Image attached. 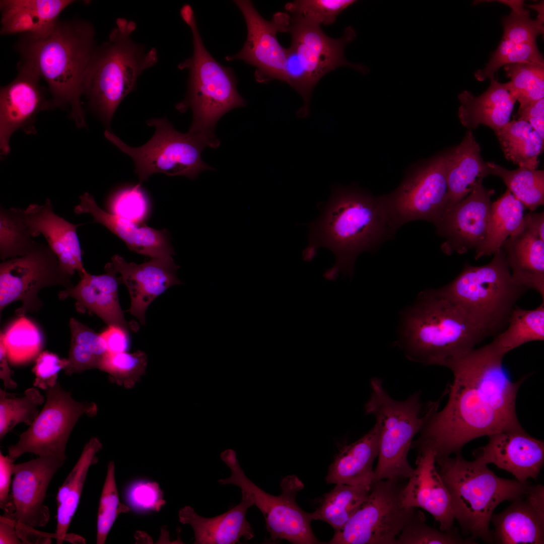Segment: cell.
<instances>
[{
    "mask_svg": "<svg viewBox=\"0 0 544 544\" xmlns=\"http://www.w3.org/2000/svg\"><path fill=\"white\" fill-rule=\"evenodd\" d=\"M504 356L491 342L453 362L447 402L439 412V401L431 403L411 449H430L435 458L447 457L461 453L475 438L522 428L515 404L525 377L513 382L503 367Z\"/></svg>",
    "mask_w": 544,
    "mask_h": 544,
    "instance_id": "6da1fadb",
    "label": "cell"
},
{
    "mask_svg": "<svg viewBox=\"0 0 544 544\" xmlns=\"http://www.w3.org/2000/svg\"><path fill=\"white\" fill-rule=\"evenodd\" d=\"M309 226V244L303 258L311 260L321 246L330 250L335 263L324 275L328 280H334L339 273L351 277L357 256L375 251L397 231L381 196L339 186L332 188L320 216Z\"/></svg>",
    "mask_w": 544,
    "mask_h": 544,
    "instance_id": "7a4b0ae2",
    "label": "cell"
},
{
    "mask_svg": "<svg viewBox=\"0 0 544 544\" xmlns=\"http://www.w3.org/2000/svg\"><path fill=\"white\" fill-rule=\"evenodd\" d=\"M95 30L80 19L61 21L43 35L23 34L16 44L21 60L30 64L47 83L49 109L70 108L78 128L86 127L81 97L86 74L97 46Z\"/></svg>",
    "mask_w": 544,
    "mask_h": 544,
    "instance_id": "3957f363",
    "label": "cell"
},
{
    "mask_svg": "<svg viewBox=\"0 0 544 544\" xmlns=\"http://www.w3.org/2000/svg\"><path fill=\"white\" fill-rule=\"evenodd\" d=\"M486 337L464 310L439 289L421 293L406 315L398 346L412 361L448 368Z\"/></svg>",
    "mask_w": 544,
    "mask_h": 544,
    "instance_id": "277c9868",
    "label": "cell"
},
{
    "mask_svg": "<svg viewBox=\"0 0 544 544\" xmlns=\"http://www.w3.org/2000/svg\"><path fill=\"white\" fill-rule=\"evenodd\" d=\"M435 462L450 496L453 518L463 532L473 540L493 542L489 525L495 509L523 497L529 483L499 477L487 464L476 458L466 460L461 453L435 458Z\"/></svg>",
    "mask_w": 544,
    "mask_h": 544,
    "instance_id": "5b68a950",
    "label": "cell"
},
{
    "mask_svg": "<svg viewBox=\"0 0 544 544\" xmlns=\"http://www.w3.org/2000/svg\"><path fill=\"white\" fill-rule=\"evenodd\" d=\"M116 25L108 40L96 47L84 82L88 106L108 130L121 101L158 59L156 48L147 51L131 38L136 29L133 21L118 18Z\"/></svg>",
    "mask_w": 544,
    "mask_h": 544,
    "instance_id": "8992f818",
    "label": "cell"
},
{
    "mask_svg": "<svg viewBox=\"0 0 544 544\" xmlns=\"http://www.w3.org/2000/svg\"><path fill=\"white\" fill-rule=\"evenodd\" d=\"M180 14L191 30L193 51L178 65L181 70H188L189 78L187 94L176 108L180 112L191 109L188 132L204 137L217 148L220 145L214 133L217 122L227 112L245 106L246 101L238 92L233 70L217 62L205 46L190 5L183 6Z\"/></svg>",
    "mask_w": 544,
    "mask_h": 544,
    "instance_id": "52a82bcc",
    "label": "cell"
},
{
    "mask_svg": "<svg viewBox=\"0 0 544 544\" xmlns=\"http://www.w3.org/2000/svg\"><path fill=\"white\" fill-rule=\"evenodd\" d=\"M439 289L460 306L487 336L506 328L516 302L527 290L513 281L501 249L487 264H466L454 280Z\"/></svg>",
    "mask_w": 544,
    "mask_h": 544,
    "instance_id": "ba28073f",
    "label": "cell"
},
{
    "mask_svg": "<svg viewBox=\"0 0 544 544\" xmlns=\"http://www.w3.org/2000/svg\"><path fill=\"white\" fill-rule=\"evenodd\" d=\"M370 387L371 392L365 410L366 414L375 418L379 433L374 481L409 479L414 468L409 462L408 453L414 436L423 425L431 402L423 403L420 391L404 400L394 399L377 377L371 380Z\"/></svg>",
    "mask_w": 544,
    "mask_h": 544,
    "instance_id": "9c48e42d",
    "label": "cell"
},
{
    "mask_svg": "<svg viewBox=\"0 0 544 544\" xmlns=\"http://www.w3.org/2000/svg\"><path fill=\"white\" fill-rule=\"evenodd\" d=\"M146 123L155 128V132L147 143L139 147L126 145L110 130L104 132L108 140L132 159L140 184L155 173L194 179L201 171L213 170L201 159L203 149L212 148L206 138L188 131L180 132L166 118H152Z\"/></svg>",
    "mask_w": 544,
    "mask_h": 544,
    "instance_id": "30bf717a",
    "label": "cell"
},
{
    "mask_svg": "<svg viewBox=\"0 0 544 544\" xmlns=\"http://www.w3.org/2000/svg\"><path fill=\"white\" fill-rule=\"evenodd\" d=\"M221 459L231 470V475L220 479L221 485H233L248 493L263 514L270 539H283L294 544L323 543L314 535L310 513L297 505L296 497L304 488L302 481L294 474L284 478L281 482L282 493L274 496L261 489L244 473L237 458L236 452L228 449L220 455Z\"/></svg>",
    "mask_w": 544,
    "mask_h": 544,
    "instance_id": "8fae6325",
    "label": "cell"
},
{
    "mask_svg": "<svg viewBox=\"0 0 544 544\" xmlns=\"http://www.w3.org/2000/svg\"><path fill=\"white\" fill-rule=\"evenodd\" d=\"M403 480L374 481L367 499L328 543L395 544L415 511L402 503Z\"/></svg>",
    "mask_w": 544,
    "mask_h": 544,
    "instance_id": "7c38bea8",
    "label": "cell"
},
{
    "mask_svg": "<svg viewBox=\"0 0 544 544\" xmlns=\"http://www.w3.org/2000/svg\"><path fill=\"white\" fill-rule=\"evenodd\" d=\"M72 276L60 267L57 257L44 242H37L27 254L3 261L0 264V314L17 301L22 302L16 311L18 316L38 311L43 302L38 297L42 289L74 286Z\"/></svg>",
    "mask_w": 544,
    "mask_h": 544,
    "instance_id": "4fadbf2b",
    "label": "cell"
},
{
    "mask_svg": "<svg viewBox=\"0 0 544 544\" xmlns=\"http://www.w3.org/2000/svg\"><path fill=\"white\" fill-rule=\"evenodd\" d=\"M46 398L34 421L19 435L18 442L8 447V456L13 461L25 453L65 461L66 444L79 418L84 414L94 416L97 412L95 404L74 399L58 381L46 390Z\"/></svg>",
    "mask_w": 544,
    "mask_h": 544,
    "instance_id": "5bb4252c",
    "label": "cell"
},
{
    "mask_svg": "<svg viewBox=\"0 0 544 544\" xmlns=\"http://www.w3.org/2000/svg\"><path fill=\"white\" fill-rule=\"evenodd\" d=\"M381 197L396 230L417 220L436 225L447 208L446 154L434 158L407 177L394 192Z\"/></svg>",
    "mask_w": 544,
    "mask_h": 544,
    "instance_id": "9a60e30c",
    "label": "cell"
},
{
    "mask_svg": "<svg viewBox=\"0 0 544 544\" xmlns=\"http://www.w3.org/2000/svg\"><path fill=\"white\" fill-rule=\"evenodd\" d=\"M244 18L247 37L242 49L237 53L228 55V61L241 60L256 67L254 77L260 83L273 80L284 82L287 48L280 44L277 34L287 32L291 16L286 13H276L271 21L262 18L252 2L247 0L234 1Z\"/></svg>",
    "mask_w": 544,
    "mask_h": 544,
    "instance_id": "2e32d148",
    "label": "cell"
},
{
    "mask_svg": "<svg viewBox=\"0 0 544 544\" xmlns=\"http://www.w3.org/2000/svg\"><path fill=\"white\" fill-rule=\"evenodd\" d=\"M41 78L29 63L20 60L16 78L0 90L1 154L10 152L9 141L13 132L22 130L36 134L35 124L39 112L49 109V100L40 84Z\"/></svg>",
    "mask_w": 544,
    "mask_h": 544,
    "instance_id": "e0dca14e",
    "label": "cell"
},
{
    "mask_svg": "<svg viewBox=\"0 0 544 544\" xmlns=\"http://www.w3.org/2000/svg\"><path fill=\"white\" fill-rule=\"evenodd\" d=\"M291 36L290 48L295 52L302 69L314 88L326 74L336 68L348 66L362 73L366 67L349 62L345 57V46L356 37L352 27L345 30L339 39L328 37L320 26L291 17L287 31Z\"/></svg>",
    "mask_w": 544,
    "mask_h": 544,
    "instance_id": "ac0fdd59",
    "label": "cell"
},
{
    "mask_svg": "<svg viewBox=\"0 0 544 544\" xmlns=\"http://www.w3.org/2000/svg\"><path fill=\"white\" fill-rule=\"evenodd\" d=\"M493 189L475 186L470 194L443 216L435 225L437 233L446 239L441 246L445 253L463 254L478 248L487 232Z\"/></svg>",
    "mask_w": 544,
    "mask_h": 544,
    "instance_id": "d6986e66",
    "label": "cell"
},
{
    "mask_svg": "<svg viewBox=\"0 0 544 544\" xmlns=\"http://www.w3.org/2000/svg\"><path fill=\"white\" fill-rule=\"evenodd\" d=\"M64 460L54 456H38L14 464L11 493L13 520L34 527L46 525L50 511L44 504L49 483Z\"/></svg>",
    "mask_w": 544,
    "mask_h": 544,
    "instance_id": "ffe728a7",
    "label": "cell"
},
{
    "mask_svg": "<svg viewBox=\"0 0 544 544\" xmlns=\"http://www.w3.org/2000/svg\"><path fill=\"white\" fill-rule=\"evenodd\" d=\"M107 264L120 275L119 283L126 286L130 297L128 311L142 325L146 324V312L151 303L168 288L181 284L176 275L179 266L172 256L137 264L115 254Z\"/></svg>",
    "mask_w": 544,
    "mask_h": 544,
    "instance_id": "44dd1931",
    "label": "cell"
},
{
    "mask_svg": "<svg viewBox=\"0 0 544 544\" xmlns=\"http://www.w3.org/2000/svg\"><path fill=\"white\" fill-rule=\"evenodd\" d=\"M488 443L473 451L475 458L493 463L512 473L516 480L536 479L544 463V442L521 428L501 431L488 436Z\"/></svg>",
    "mask_w": 544,
    "mask_h": 544,
    "instance_id": "7402d4cb",
    "label": "cell"
},
{
    "mask_svg": "<svg viewBox=\"0 0 544 544\" xmlns=\"http://www.w3.org/2000/svg\"><path fill=\"white\" fill-rule=\"evenodd\" d=\"M25 223L32 236L42 235L56 254L61 268L73 276L82 278L89 273L82 259L83 251L77 234L81 224H75L56 214L51 200L43 205L33 203L24 209Z\"/></svg>",
    "mask_w": 544,
    "mask_h": 544,
    "instance_id": "603a6c76",
    "label": "cell"
},
{
    "mask_svg": "<svg viewBox=\"0 0 544 544\" xmlns=\"http://www.w3.org/2000/svg\"><path fill=\"white\" fill-rule=\"evenodd\" d=\"M417 451V467L402 489V503L429 512L439 522L440 530H451L454 519L450 498L436 468L435 452L427 448Z\"/></svg>",
    "mask_w": 544,
    "mask_h": 544,
    "instance_id": "cb8c5ba5",
    "label": "cell"
},
{
    "mask_svg": "<svg viewBox=\"0 0 544 544\" xmlns=\"http://www.w3.org/2000/svg\"><path fill=\"white\" fill-rule=\"evenodd\" d=\"M493 541L501 544L544 543V487L530 486L521 498L493 514Z\"/></svg>",
    "mask_w": 544,
    "mask_h": 544,
    "instance_id": "d4e9b609",
    "label": "cell"
},
{
    "mask_svg": "<svg viewBox=\"0 0 544 544\" xmlns=\"http://www.w3.org/2000/svg\"><path fill=\"white\" fill-rule=\"evenodd\" d=\"M80 202L74 208L76 214H90L92 223H99L125 242L128 248L139 254L152 258L171 256L174 250L165 230H156L136 223L106 212L88 192L80 196Z\"/></svg>",
    "mask_w": 544,
    "mask_h": 544,
    "instance_id": "484cf974",
    "label": "cell"
},
{
    "mask_svg": "<svg viewBox=\"0 0 544 544\" xmlns=\"http://www.w3.org/2000/svg\"><path fill=\"white\" fill-rule=\"evenodd\" d=\"M105 273L92 275L88 273L80 278L74 286L58 293L60 300L71 297L76 302L79 310H87L96 315L107 325H116L128 330H137V325L127 321L118 297L119 284L116 273L106 264Z\"/></svg>",
    "mask_w": 544,
    "mask_h": 544,
    "instance_id": "4316f807",
    "label": "cell"
},
{
    "mask_svg": "<svg viewBox=\"0 0 544 544\" xmlns=\"http://www.w3.org/2000/svg\"><path fill=\"white\" fill-rule=\"evenodd\" d=\"M241 502L228 511L216 517L200 516L189 506L181 508L179 520L191 526L195 544H233L243 538L246 540L254 536L253 529L246 518L248 509L254 505L251 496L241 491Z\"/></svg>",
    "mask_w": 544,
    "mask_h": 544,
    "instance_id": "83f0119b",
    "label": "cell"
},
{
    "mask_svg": "<svg viewBox=\"0 0 544 544\" xmlns=\"http://www.w3.org/2000/svg\"><path fill=\"white\" fill-rule=\"evenodd\" d=\"M501 249L514 282L535 290L544 301V236L524 216L522 228L507 238Z\"/></svg>",
    "mask_w": 544,
    "mask_h": 544,
    "instance_id": "f1b7e54d",
    "label": "cell"
},
{
    "mask_svg": "<svg viewBox=\"0 0 544 544\" xmlns=\"http://www.w3.org/2000/svg\"><path fill=\"white\" fill-rule=\"evenodd\" d=\"M458 98L460 101L458 117L464 126L475 128L483 124L495 132L510 121L517 100L509 82L501 83L494 78L491 79L489 87L480 96L475 97L465 90L459 94Z\"/></svg>",
    "mask_w": 544,
    "mask_h": 544,
    "instance_id": "f546056e",
    "label": "cell"
},
{
    "mask_svg": "<svg viewBox=\"0 0 544 544\" xmlns=\"http://www.w3.org/2000/svg\"><path fill=\"white\" fill-rule=\"evenodd\" d=\"M480 151L472 132L468 131L460 144L446 154L448 199L445 213L491 174Z\"/></svg>",
    "mask_w": 544,
    "mask_h": 544,
    "instance_id": "4dcf8cb0",
    "label": "cell"
},
{
    "mask_svg": "<svg viewBox=\"0 0 544 544\" xmlns=\"http://www.w3.org/2000/svg\"><path fill=\"white\" fill-rule=\"evenodd\" d=\"M378 425L354 442L342 447L329 465L327 484L371 485L374 481L373 465L379 452Z\"/></svg>",
    "mask_w": 544,
    "mask_h": 544,
    "instance_id": "1f68e13d",
    "label": "cell"
},
{
    "mask_svg": "<svg viewBox=\"0 0 544 544\" xmlns=\"http://www.w3.org/2000/svg\"><path fill=\"white\" fill-rule=\"evenodd\" d=\"M102 449V444L95 437L91 438L84 446L77 462L58 490L57 501V525L55 532L57 543L64 540L72 542L75 536L67 533L72 520L80 503V500L89 468L98 462L97 453Z\"/></svg>",
    "mask_w": 544,
    "mask_h": 544,
    "instance_id": "d6a6232c",
    "label": "cell"
},
{
    "mask_svg": "<svg viewBox=\"0 0 544 544\" xmlns=\"http://www.w3.org/2000/svg\"><path fill=\"white\" fill-rule=\"evenodd\" d=\"M524 207L508 189L492 203L486 237L475 250L476 259L494 254L501 249L508 237L522 228Z\"/></svg>",
    "mask_w": 544,
    "mask_h": 544,
    "instance_id": "836d02e7",
    "label": "cell"
},
{
    "mask_svg": "<svg viewBox=\"0 0 544 544\" xmlns=\"http://www.w3.org/2000/svg\"><path fill=\"white\" fill-rule=\"evenodd\" d=\"M495 133L507 160L519 167L537 169L544 140L529 123L514 119Z\"/></svg>",
    "mask_w": 544,
    "mask_h": 544,
    "instance_id": "e575fe53",
    "label": "cell"
},
{
    "mask_svg": "<svg viewBox=\"0 0 544 544\" xmlns=\"http://www.w3.org/2000/svg\"><path fill=\"white\" fill-rule=\"evenodd\" d=\"M324 495L319 507L310 513L311 519L321 520L334 530L342 527L367 499L371 485L337 484Z\"/></svg>",
    "mask_w": 544,
    "mask_h": 544,
    "instance_id": "d590c367",
    "label": "cell"
},
{
    "mask_svg": "<svg viewBox=\"0 0 544 544\" xmlns=\"http://www.w3.org/2000/svg\"><path fill=\"white\" fill-rule=\"evenodd\" d=\"M544 339V301L532 310L515 306L506 328L492 342L505 356L510 351L526 343Z\"/></svg>",
    "mask_w": 544,
    "mask_h": 544,
    "instance_id": "8d00e7d4",
    "label": "cell"
},
{
    "mask_svg": "<svg viewBox=\"0 0 544 544\" xmlns=\"http://www.w3.org/2000/svg\"><path fill=\"white\" fill-rule=\"evenodd\" d=\"M71 344L68 365L64 369L68 376L85 370L98 368L107 352L105 343L100 334L74 318L70 320Z\"/></svg>",
    "mask_w": 544,
    "mask_h": 544,
    "instance_id": "74e56055",
    "label": "cell"
},
{
    "mask_svg": "<svg viewBox=\"0 0 544 544\" xmlns=\"http://www.w3.org/2000/svg\"><path fill=\"white\" fill-rule=\"evenodd\" d=\"M0 341L4 345L9 363L13 365H24L36 360L43 345L40 330L25 316H18L4 333L1 332Z\"/></svg>",
    "mask_w": 544,
    "mask_h": 544,
    "instance_id": "f35d334b",
    "label": "cell"
},
{
    "mask_svg": "<svg viewBox=\"0 0 544 544\" xmlns=\"http://www.w3.org/2000/svg\"><path fill=\"white\" fill-rule=\"evenodd\" d=\"M487 163L491 174L500 177L514 197L530 211L543 205V170L524 167L510 170L494 162Z\"/></svg>",
    "mask_w": 544,
    "mask_h": 544,
    "instance_id": "ab89813d",
    "label": "cell"
},
{
    "mask_svg": "<svg viewBox=\"0 0 544 544\" xmlns=\"http://www.w3.org/2000/svg\"><path fill=\"white\" fill-rule=\"evenodd\" d=\"M24 218V209L0 207V257L3 261L25 255L37 242L33 239Z\"/></svg>",
    "mask_w": 544,
    "mask_h": 544,
    "instance_id": "60d3db41",
    "label": "cell"
},
{
    "mask_svg": "<svg viewBox=\"0 0 544 544\" xmlns=\"http://www.w3.org/2000/svg\"><path fill=\"white\" fill-rule=\"evenodd\" d=\"M44 396L36 387L27 389L24 396H10L0 389V439L17 424L30 425L39 414V407L44 402Z\"/></svg>",
    "mask_w": 544,
    "mask_h": 544,
    "instance_id": "b9f144b4",
    "label": "cell"
},
{
    "mask_svg": "<svg viewBox=\"0 0 544 544\" xmlns=\"http://www.w3.org/2000/svg\"><path fill=\"white\" fill-rule=\"evenodd\" d=\"M511 92L521 110L544 97V64L516 63L505 65Z\"/></svg>",
    "mask_w": 544,
    "mask_h": 544,
    "instance_id": "7bdbcfd3",
    "label": "cell"
},
{
    "mask_svg": "<svg viewBox=\"0 0 544 544\" xmlns=\"http://www.w3.org/2000/svg\"><path fill=\"white\" fill-rule=\"evenodd\" d=\"M509 6L512 11L502 21L504 27L503 39L512 43L536 42V37L543 33V5L533 6L538 15L535 20L530 17L529 12L524 8L522 1H500Z\"/></svg>",
    "mask_w": 544,
    "mask_h": 544,
    "instance_id": "ee69618b",
    "label": "cell"
},
{
    "mask_svg": "<svg viewBox=\"0 0 544 544\" xmlns=\"http://www.w3.org/2000/svg\"><path fill=\"white\" fill-rule=\"evenodd\" d=\"M516 63L544 64L536 42L515 44L502 38L489 62L483 69L477 70L474 77L479 81L492 79L500 67Z\"/></svg>",
    "mask_w": 544,
    "mask_h": 544,
    "instance_id": "f6af8a7d",
    "label": "cell"
},
{
    "mask_svg": "<svg viewBox=\"0 0 544 544\" xmlns=\"http://www.w3.org/2000/svg\"><path fill=\"white\" fill-rule=\"evenodd\" d=\"M130 510L127 505L119 500L115 478V465L110 461L99 501L97 520L96 543H105L107 535L117 517Z\"/></svg>",
    "mask_w": 544,
    "mask_h": 544,
    "instance_id": "bcb514c9",
    "label": "cell"
},
{
    "mask_svg": "<svg viewBox=\"0 0 544 544\" xmlns=\"http://www.w3.org/2000/svg\"><path fill=\"white\" fill-rule=\"evenodd\" d=\"M425 519L421 511H415L412 517L396 538L395 544L477 543L471 539H463L453 529L443 531L430 526L426 523Z\"/></svg>",
    "mask_w": 544,
    "mask_h": 544,
    "instance_id": "7dc6e473",
    "label": "cell"
},
{
    "mask_svg": "<svg viewBox=\"0 0 544 544\" xmlns=\"http://www.w3.org/2000/svg\"><path fill=\"white\" fill-rule=\"evenodd\" d=\"M354 0H297L287 3L285 9L292 17L320 26L331 24Z\"/></svg>",
    "mask_w": 544,
    "mask_h": 544,
    "instance_id": "c3c4849f",
    "label": "cell"
},
{
    "mask_svg": "<svg viewBox=\"0 0 544 544\" xmlns=\"http://www.w3.org/2000/svg\"><path fill=\"white\" fill-rule=\"evenodd\" d=\"M1 34H32L42 35L46 33L40 21L22 0H2Z\"/></svg>",
    "mask_w": 544,
    "mask_h": 544,
    "instance_id": "681fc988",
    "label": "cell"
},
{
    "mask_svg": "<svg viewBox=\"0 0 544 544\" xmlns=\"http://www.w3.org/2000/svg\"><path fill=\"white\" fill-rule=\"evenodd\" d=\"M146 365V356L141 351L133 353L107 352L101 359L98 368L108 373L111 379L121 381L123 379L139 377L144 372Z\"/></svg>",
    "mask_w": 544,
    "mask_h": 544,
    "instance_id": "f907efd6",
    "label": "cell"
},
{
    "mask_svg": "<svg viewBox=\"0 0 544 544\" xmlns=\"http://www.w3.org/2000/svg\"><path fill=\"white\" fill-rule=\"evenodd\" d=\"M110 213L134 223L143 221L148 213V203L141 184L120 189L109 200Z\"/></svg>",
    "mask_w": 544,
    "mask_h": 544,
    "instance_id": "816d5d0a",
    "label": "cell"
},
{
    "mask_svg": "<svg viewBox=\"0 0 544 544\" xmlns=\"http://www.w3.org/2000/svg\"><path fill=\"white\" fill-rule=\"evenodd\" d=\"M125 495L128 507L137 511H158L165 504L163 493L154 482H133L127 488Z\"/></svg>",
    "mask_w": 544,
    "mask_h": 544,
    "instance_id": "f5cc1de1",
    "label": "cell"
},
{
    "mask_svg": "<svg viewBox=\"0 0 544 544\" xmlns=\"http://www.w3.org/2000/svg\"><path fill=\"white\" fill-rule=\"evenodd\" d=\"M66 359L47 351L41 352L36 359L32 372L35 376L34 387L47 390L57 382L58 372L68 365Z\"/></svg>",
    "mask_w": 544,
    "mask_h": 544,
    "instance_id": "db71d44e",
    "label": "cell"
},
{
    "mask_svg": "<svg viewBox=\"0 0 544 544\" xmlns=\"http://www.w3.org/2000/svg\"><path fill=\"white\" fill-rule=\"evenodd\" d=\"M37 16L46 32L58 20L60 13L74 3L73 0H22Z\"/></svg>",
    "mask_w": 544,
    "mask_h": 544,
    "instance_id": "11a10c76",
    "label": "cell"
},
{
    "mask_svg": "<svg viewBox=\"0 0 544 544\" xmlns=\"http://www.w3.org/2000/svg\"><path fill=\"white\" fill-rule=\"evenodd\" d=\"M14 461L0 452V507L5 517L13 519L14 505L10 494Z\"/></svg>",
    "mask_w": 544,
    "mask_h": 544,
    "instance_id": "9f6ffc18",
    "label": "cell"
},
{
    "mask_svg": "<svg viewBox=\"0 0 544 544\" xmlns=\"http://www.w3.org/2000/svg\"><path fill=\"white\" fill-rule=\"evenodd\" d=\"M129 331L121 326L108 325V327L100 333L105 343L107 352H127L130 344Z\"/></svg>",
    "mask_w": 544,
    "mask_h": 544,
    "instance_id": "6f0895ef",
    "label": "cell"
},
{
    "mask_svg": "<svg viewBox=\"0 0 544 544\" xmlns=\"http://www.w3.org/2000/svg\"><path fill=\"white\" fill-rule=\"evenodd\" d=\"M517 120L527 122L544 139V99L534 102L521 110L516 115Z\"/></svg>",
    "mask_w": 544,
    "mask_h": 544,
    "instance_id": "680465c9",
    "label": "cell"
},
{
    "mask_svg": "<svg viewBox=\"0 0 544 544\" xmlns=\"http://www.w3.org/2000/svg\"><path fill=\"white\" fill-rule=\"evenodd\" d=\"M17 534L23 543H50L51 538L56 539L53 534L40 532L34 527L15 521Z\"/></svg>",
    "mask_w": 544,
    "mask_h": 544,
    "instance_id": "91938a15",
    "label": "cell"
},
{
    "mask_svg": "<svg viewBox=\"0 0 544 544\" xmlns=\"http://www.w3.org/2000/svg\"><path fill=\"white\" fill-rule=\"evenodd\" d=\"M22 542L19 538L15 526V520L0 516V543L20 544Z\"/></svg>",
    "mask_w": 544,
    "mask_h": 544,
    "instance_id": "94428289",
    "label": "cell"
},
{
    "mask_svg": "<svg viewBox=\"0 0 544 544\" xmlns=\"http://www.w3.org/2000/svg\"><path fill=\"white\" fill-rule=\"evenodd\" d=\"M9 363L4 345L0 341V378L6 388L14 389L17 387V384L12 377Z\"/></svg>",
    "mask_w": 544,
    "mask_h": 544,
    "instance_id": "6125c7cd",
    "label": "cell"
}]
</instances>
